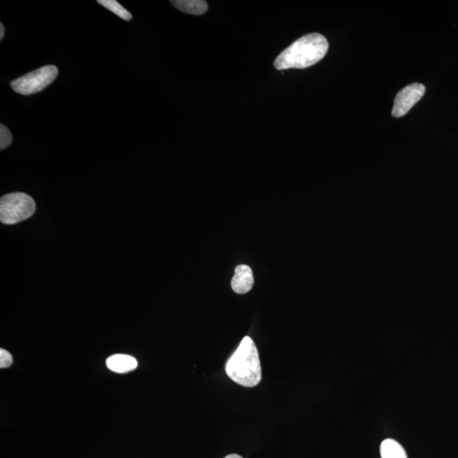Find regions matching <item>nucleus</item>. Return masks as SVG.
<instances>
[{"label": "nucleus", "mask_w": 458, "mask_h": 458, "mask_svg": "<svg viewBox=\"0 0 458 458\" xmlns=\"http://www.w3.org/2000/svg\"><path fill=\"white\" fill-rule=\"evenodd\" d=\"M328 50V43L323 35H305L282 51L274 61V68L280 70L310 68L322 60Z\"/></svg>", "instance_id": "f257e3e1"}, {"label": "nucleus", "mask_w": 458, "mask_h": 458, "mask_svg": "<svg viewBox=\"0 0 458 458\" xmlns=\"http://www.w3.org/2000/svg\"><path fill=\"white\" fill-rule=\"evenodd\" d=\"M227 374L245 387L257 386L261 381V367L256 344L246 336L226 365Z\"/></svg>", "instance_id": "f03ea898"}, {"label": "nucleus", "mask_w": 458, "mask_h": 458, "mask_svg": "<svg viewBox=\"0 0 458 458\" xmlns=\"http://www.w3.org/2000/svg\"><path fill=\"white\" fill-rule=\"evenodd\" d=\"M36 210V204L30 195L15 192L0 199V221L3 224H15L32 217Z\"/></svg>", "instance_id": "7ed1b4c3"}, {"label": "nucleus", "mask_w": 458, "mask_h": 458, "mask_svg": "<svg viewBox=\"0 0 458 458\" xmlns=\"http://www.w3.org/2000/svg\"><path fill=\"white\" fill-rule=\"evenodd\" d=\"M56 66L49 65L33 70L26 75L17 78L10 83L15 92L23 96L33 95L42 91L52 84L58 75Z\"/></svg>", "instance_id": "20e7f679"}, {"label": "nucleus", "mask_w": 458, "mask_h": 458, "mask_svg": "<svg viewBox=\"0 0 458 458\" xmlns=\"http://www.w3.org/2000/svg\"><path fill=\"white\" fill-rule=\"evenodd\" d=\"M425 85L413 84L402 89L395 96L392 116L395 119L405 116L425 93Z\"/></svg>", "instance_id": "39448f33"}, {"label": "nucleus", "mask_w": 458, "mask_h": 458, "mask_svg": "<svg viewBox=\"0 0 458 458\" xmlns=\"http://www.w3.org/2000/svg\"><path fill=\"white\" fill-rule=\"evenodd\" d=\"M253 284L254 277L252 269L246 265L238 266L231 283L234 291L237 293H247L252 289Z\"/></svg>", "instance_id": "423d86ee"}, {"label": "nucleus", "mask_w": 458, "mask_h": 458, "mask_svg": "<svg viewBox=\"0 0 458 458\" xmlns=\"http://www.w3.org/2000/svg\"><path fill=\"white\" fill-rule=\"evenodd\" d=\"M107 365L109 370L117 374H126L137 369L138 362L131 356L116 354L109 356L107 360Z\"/></svg>", "instance_id": "0eeeda50"}, {"label": "nucleus", "mask_w": 458, "mask_h": 458, "mask_svg": "<svg viewBox=\"0 0 458 458\" xmlns=\"http://www.w3.org/2000/svg\"><path fill=\"white\" fill-rule=\"evenodd\" d=\"M171 3L183 13L201 15L208 10V3L205 0H174Z\"/></svg>", "instance_id": "6e6552de"}, {"label": "nucleus", "mask_w": 458, "mask_h": 458, "mask_svg": "<svg viewBox=\"0 0 458 458\" xmlns=\"http://www.w3.org/2000/svg\"><path fill=\"white\" fill-rule=\"evenodd\" d=\"M381 453L382 458H407L402 445L392 439H386L382 442Z\"/></svg>", "instance_id": "1a4fd4ad"}, {"label": "nucleus", "mask_w": 458, "mask_h": 458, "mask_svg": "<svg viewBox=\"0 0 458 458\" xmlns=\"http://www.w3.org/2000/svg\"><path fill=\"white\" fill-rule=\"evenodd\" d=\"M98 3L116 14L117 17L125 20V21H130L132 18L131 13L121 6L119 2H116V0H99Z\"/></svg>", "instance_id": "9d476101"}, {"label": "nucleus", "mask_w": 458, "mask_h": 458, "mask_svg": "<svg viewBox=\"0 0 458 458\" xmlns=\"http://www.w3.org/2000/svg\"><path fill=\"white\" fill-rule=\"evenodd\" d=\"M13 143V135L5 125H0V150H5Z\"/></svg>", "instance_id": "9b49d317"}, {"label": "nucleus", "mask_w": 458, "mask_h": 458, "mask_svg": "<svg viewBox=\"0 0 458 458\" xmlns=\"http://www.w3.org/2000/svg\"><path fill=\"white\" fill-rule=\"evenodd\" d=\"M13 365V356L6 350H0V367L7 369Z\"/></svg>", "instance_id": "f8f14e48"}, {"label": "nucleus", "mask_w": 458, "mask_h": 458, "mask_svg": "<svg viewBox=\"0 0 458 458\" xmlns=\"http://www.w3.org/2000/svg\"><path fill=\"white\" fill-rule=\"evenodd\" d=\"M3 36H5V27L1 23V25H0V40H3Z\"/></svg>", "instance_id": "ddd939ff"}, {"label": "nucleus", "mask_w": 458, "mask_h": 458, "mask_svg": "<svg viewBox=\"0 0 458 458\" xmlns=\"http://www.w3.org/2000/svg\"><path fill=\"white\" fill-rule=\"evenodd\" d=\"M224 458H243L240 455H237V454H231V455L227 456Z\"/></svg>", "instance_id": "4468645a"}]
</instances>
